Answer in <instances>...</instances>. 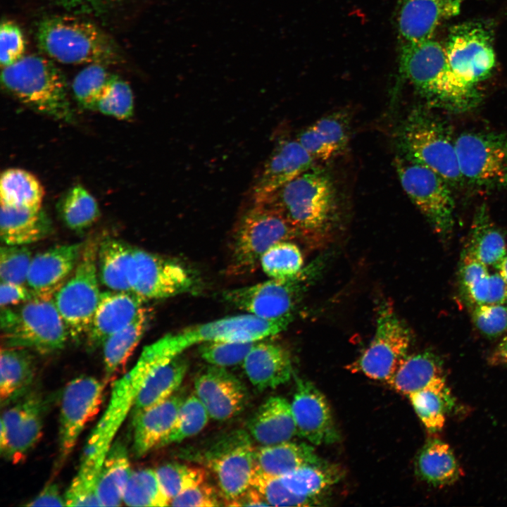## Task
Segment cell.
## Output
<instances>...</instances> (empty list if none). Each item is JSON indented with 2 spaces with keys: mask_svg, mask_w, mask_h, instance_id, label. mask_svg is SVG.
Returning a JSON list of instances; mask_svg holds the SVG:
<instances>
[{
  "mask_svg": "<svg viewBox=\"0 0 507 507\" xmlns=\"http://www.w3.org/2000/svg\"><path fill=\"white\" fill-rule=\"evenodd\" d=\"M284 218L312 248L325 244L338 220V199L331 175L313 165L260 203Z\"/></svg>",
  "mask_w": 507,
  "mask_h": 507,
  "instance_id": "1",
  "label": "cell"
},
{
  "mask_svg": "<svg viewBox=\"0 0 507 507\" xmlns=\"http://www.w3.org/2000/svg\"><path fill=\"white\" fill-rule=\"evenodd\" d=\"M153 369L138 358L133 368L113 385L108 404L86 442L76 475L68 492L75 499L96 498V484L106 454L125 420L132 411L139 392Z\"/></svg>",
  "mask_w": 507,
  "mask_h": 507,
  "instance_id": "2",
  "label": "cell"
},
{
  "mask_svg": "<svg viewBox=\"0 0 507 507\" xmlns=\"http://www.w3.org/2000/svg\"><path fill=\"white\" fill-rule=\"evenodd\" d=\"M400 73L431 103L454 111H465L477 101L475 89L463 84L448 63L445 46L432 38L403 44Z\"/></svg>",
  "mask_w": 507,
  "mask_h": 507,
  "instance_id": "3",
  "label": "cell"
},
{
  "mask_svg": "<svg viewBox=\"0 0 507 507\" xmlns=\"http://www.w3.org/2000/svg\"><path fill=\"white\" fill-rule=\"evenodd\" d=\"M37 39L50 58L66 64L110 65L122 61L120 51L102 29L86 20L70 15L44 19Z\"/></svg>",
  "mask_w": 507,
  "mask_h": 507,
  "instance_id": "4",
  "label": "cell"
},
{
  "mask_svg": "<svg viewBox=\"0 0 507 507\" xmlns=\"http://www.w3.org/2000/svg\"><path fill=\"white\" fill-rule=\"evenodd\" d=\"M1 81L8 92L32 110L56 120L73 121L65 78L49 59L23 56L1 68Z\"/></svg>",
  "mask_w": 507,
  "mask_h": 507,
  "instance_id": "5",
  "label": "cell"
},
{
  "mask_svg": "<svg viewBox=\"0 0 507 507\" xmlns=\"http://www.w3.org/2000/svg\"><path fill=\"white\" fill-rule=\"evenodd\" d=\"M399 152L429 168L450 186L460 184L455 140L444 124L423 108L413 110L397 132Z\"/></svg>",
  "mask_w": 507,
  "mask_h": 507,
  "instance_id": "6",
  "label": "cell"
},
{
  "mask_svg": "<svg viewBox=\"0 0 507 507\" xmlns=\"http://www.w3.org/2000/svg\"><path fill=\"white\" fill-rule=\"evenodd\" d=\"M294 239H299L298 233L284 218L265 206L254 203L234 230L227 272L235 276L252 273L270 246Z\"/></svg>",
  "mask_w": 507,
  "mask_h": 507,
  "instance_id": "7",
  "label": "cell"
},
{
  "mask_svg": "<svg viewBox=\"0 0 507 507\" xmlns=\"http://www.w3.org/2000/svg\"><path fill=\"white\" fill-rule=\"evenodd\" d=\"M99 243L94 239L84 243L74 270L54 295L55 305L65 322L69 337L75 341L86 336L100 300Z\"/></svg>",
  "mask_w": 507,
  "mask_h": 507,
  "instance_id": "8",
  "label": "cell"
},
{
  "mask_svg": "<svg viewBox=\"0 0 507 507\" xmlns=\"http://www.w3.org/2000/svg\"><path fill=\"white\" fill-rule=\"evenodd\" d=\"M322 266L321 260H316L292 277L271 278L251 286L226 290L223 298L230 305L263 319L293 315Z\"/></svg>",
  "mask_w": 507,
  "mask_h": 507,
  "instance_id": "9",
  "label": "cell"
},
{
  "mask_svg": "<svg viewBox=\"0 0 507 507\" xmlns=\"http://www.w3.org/2000/svg\"><path fill=\"white\" fill-rule=\"evenodd\" d=\"M292 320L293 315L270 320L239 315L185 327L159 339L168 354L175 358L189 347L208 341L256 342L284 331Z\"/></svg>",
  "mask_w": 507,
  "mask_h": 507,
  "instance_id": "10",
  "label": "cell"
},
{
  "mask_svg": "<svg viewBox=\"0 0 507 507\" xmlns=\"http://www.w3.org/2000/svg\"><path fill=\"white\" fill-rule=\"evenodd\" d=\"M394 166L404 192L434 230L446 236L453 229L454 201L449 184L429 168L399 152Z\"/></svg>",
  "mask_w": 507,
  "mask_h": 507,
  "instance_id": "11",
  "label": "cell"
},
{
  "mask_svg": "<svg viewBox=\"0 0 507 507\" xmlns=\"http://www.w3.org/2000/svg\"><path fill=\"white\" fill-rule=\"evenodd\" d=\"M1 335L5 347L24 348L44 355L63 349L70 337L54 297L37 296L17 309L15 324Z\"/></svg>",
  "mask_w": 507,
  "mask_h": 507,
  "instance_id": "12",
  "label": "cell"
},
{
  "mask_svg": "<svg viewBox=\"0 0 507 507\" xmlns=\"http://www.w3.org/2000/svg\"><path fill=\"white\" fill-rule=\"evenodd\" d=\"M375 332L368 347L351 368L371 379L388 383L408 356L411 332L387 301L377 309Z\"/></svg>",
  "mask_w": 507,
  "mask_h": 507,
  "instance_id": "13",
  "label": "cell"
},
{
  "mask_svg": "<svg viewBox=\"0 0 507 507\" xmlns=\"http://www.w3.org/2000/svg\"><path fill=\"white\" fill-rule=\"evenodd\" d=\"M455 146L463 180L485 189L507 185V131L464 132Z\"/></svg>",
  "mask_w": 507,
  "mask_h": 507,
  "instance_id": "14",
  "label": "cell"
},
{
  "mask_svg": "<svg viewBox=\"0 0 507 507\" xmlns=\"http://www.w3.org/2000/svg\"><path fill=\"white\" fill-rule=\"evenodd\" d=\"M254 452L248 433L239 430L220 437L197 460L215 474L224 501L228 503L250 487Z\"/></svg>",
  "mask_w": 507,
  "mask_h": 507,
  "instance_id": "15",
  "label": "cell"
},
{
  "mask_svg": "<svg viewBox=\"0 0 507 507\" xmlns=\"http://www.w3.org/2000/svg\"><path fill=\"white\" fill-rule=\"evenodd\" d=\"M106 383L84 375L64 387L60 406L58 468L70 456L84 427L98 413Z\"/></svg>",
  "mask_w": 507,
  "mask_h": 507,
  "instance_id": "16",
  "label": "cell"
},
{
  "mask_svg": "<svg viewBox=\"0 0 507 507\" xmlns=\"http://www.w3.org/2000/svg\"><path fill=\"white\" fill-rule=\"evenodd\" d=\"M444 46L452 72L470 88L475 89L474 86L487 77L495 65L489 34L479 24L456 26Z\"/></svg>",
  "mask_w": 507,
  "mask_h": 507,
  "instance_id": "17",
  "label": "cell"
},
{
  "mask_svg": "<svg viewBox=\"0 0 507 507\" xmlns=\"http://www.w3.org/2000/svg\"><path fill=\"white\" fill-rule=\"evenodd\" d=\"M137 280L133 292L144 301L162 299L193 292L196 280L180 262L135 248Z\"/></svg>",
  "mask_w": 507,
  "mask_h": 507,
  "instance_id": "18",
  "label": "cell"
},
{
  "mask_svg": "<svg viewBox=\"0 0 507 507\" xmlns=\"http://www.w3.org/2000/svg\"><path fill=\"white\" fill-rule=\"evenodd\" d=\"M194 389L209 416L219 421L239 414L248 401L244 384L223 367L211 365L204 369L194 380Z\"/></svg>",
  "mask_w": 507,
  "mask_h": 507,
  "instance_id": "19",
  "label": "cell"
},
{
  "mask_svg": "<svg viewBox=\"0 0 507 507\" xmlns=\"http://www.w3.org/2000/svg\"><path fill=\"white\" fill-rule=\"evenodd\" d=\"M291 407L299 435L315 445L339 439L327 401L312 382L296 380Z\"/></svg>",
  "mask_w": 507,
  "mask_h": 507,
  "instance_id": "20",
  "label": "cell"
},
{
  "mask_svg": "<svg viewBox=\"0 0 507 507\" xmlns=\"http://www.w3.org/2000/svg\"><path fill=\"white\" fill-rule=\"evenodd\" d=\"M315 160L295 139H280L252 187L254 203L269 195L311 168Z\"/></svg>",
  "mask_w": 507,
  "mask_h": 507,
  "instance_id": "21",
  "label": "cell"
},
{
  "mask_svg": "<svg viewBox=\"0 0 507 507\" xmlns=\"http://www.w3.org/2000/svg\"><path fill=\"white\" fill-rule=\"evenodd\" d=\"M462 0H401L396 24L401 45L432 38L437 27L457 15Z\"/></svg>",
  "mask_w": 507,
  "mask_h": 507,
  "instance_id": "22",
  "label": "cell"
},
{
  "mask_svg": "<svg viewBox=\"0 0 507 507\" xmlns=\"http://www.w3.org/2000/svg\"><path fill=\"white\" fill-rule=\"evenodd\" d=\"M84 243L56 245L32 256L27 284L37 296L54 297L74 270Z\"/></svg>",
  "mask_w": 507,
  "mask_h": 507,
  "instance_id": "23",
  "label": "cell"
},
{
  "mask_svg": "<svg viewBox=\"0 0 507 507\" xmlns=\"http://www.w3.org/2000/svg\"><path fill=\"white\" fill-rule=\"evenodd\" d=\"M144 300L132 292H102L94 312L86 343L89 351L102 346L113 333L130 324L144 307Z\"/></svg>",
  "mask_w": 507,
  "mask_h": 507,
  "instance_id": "24",
  "label": "cell"
},
{
  "mask_svg": "<svg viewBox=\"0 0 507 507\" xmlns=\"http://www.w3.org/2000/svg\"><path fill=\"white\" fill-rule=\"evenodd\" d=\"M351 120L349 111L337 110L305 128L296 139L315 161H327L342 154L347 147Z\"/></svg>",
  "mask_w": 507,
  "mask_h": 507,
  "instance_id": "25",
  "label": "cell"
},
{
  "mask_svg": "<svg viewBox=\"0 0 507 507\" xmlns=\"http://www.w3.org/2000/svg\"><path fill=\"white\" fill-rule=\"evenodd\" d=\"M185 398L182 392H175L163 401L132 418V449L134 457L142 458L151 450L158 448L172 429Z\"/></svg>",
  "mask_w": 507,
  "mask_h": 507,
  "instance_id": "26",
  "label": "cell"
},
{
  "mask_svg": "<svg viewBox=\"0 0 507 507\" xmlns=\"http://www.w3.org/2000/svg\"><path fill=\"white\" fill-rule=\"evenodd\" d=\"M343 476L340 467L321 459L280 478L287 490L301 502L302 506H315L323 505L328 492Z\"/></svg>",
  "mask_w": 507,
  "mask_h": 507,
  "instance_id": "27",
  "label": "cell"
},
{
  "mask_svg": "<svg viewBox=\"0 0 507 507\" xmlns=\"http://www.w3.org/2000/svg\"><path fill=\"white\" fill-rule=\"evenodd\" d=\"M243 367L249 381L258 390L283 384L293 373L289 351L280 344L271 342H256L246 356Z\"/></svg>",
  "mask_w": 507,
  "mask_h": 507,
  "instance_id": "28",
  "label": "cell"
},
{
  "mask_svg": "<svg viewBox=\"0 0 507 507\" xmlns=\"http://www.w3.org/2000/svg\"><path fill=\"white\" fill-rule=\"evenodd\" d=\"M135 248L113 238L99 243L98 275L104 286L110 290L133 292L137 280Z\"/></svg>",
  "mask_w": 507,
  "mask_h": 507,
  "instance_id": "29",
  "label": "cell"
},
{
  "mask_svg": "<svg viewBox=\"0 0 507 507\" xmlns=\"http://www.w3.org/2000/svg\"><path fill=\"white\" fill-rule=\"evenodd\" d=\"M458 281L460 293L470 306L507 303V284L500 274L463 253Z\"/></svg>",
  "mask_w": 507,
  "mask_h": 507,
  "instance_id": "30",
  "label": "cell"
},
{
  "mask_svg": "<svg viewBox=\"0 0 507 507\" xmlns=\"http://www.w3.org/2000/svg\"><path fill=\"white\" fill-rule=\"evenodd\" d=\"M250 435L262 446L290 441L298 434L291 403L282 396L264 401L248 423Z\"/></svg>",
  "mask_w": 507,
  "mask_h": 507,
  "instance_id": "31",
  "label": "cell"
},
{
  "mask_svg": "<svg viewBox=\"0 0 507 507\" xmlns=\"http://www.w3.org/2000/svg\"><path fill=\"white\" fill-rule=\"evenodd\" d=\"M36 373L32 351L19 347H1L0 358V401L8 406L30 391Z\"/></svg>",
  "mask_w": 507,
  "mask_h": 507,
  "instance_id": "32",
  "label": "cell"
},
{
  "mask_svg": "<svg viewBox=\"0 0 507 507\" xmlns=\"http://www.w3.org/2000/svg\"><path fill=\"white\" fill-rule=\"evenodd\" d=\"M388 383L408 396L427 387L449 389L440 360L430 351L407 356Z\"/></svg>",
  "mask_w": 507,
  "mask_h": 507,
  "instance_id": "33",
  "label": "cell"
},
{
  "mask_svg": "<svg viewBox=\"0 0 507 507\" xmlns=\"http://www.w3.org/2000/svg\"><path fill=\"white\" fill-rule=\"evenodd\" d=\"M51 221L41 208L37 211L1 205L0 237L6 245L27 246L49 236Z\"/></svg>",
  "mask_w": 507,
  "mask_h": 507,
  "instance_id": "34",
  "label": "cell"
},
{
  "mask_svg": "<svg viewBox=\"0 0 507 507\" xmlns=\"http://www.w3.org/2000/svg\"><path fill=\"white\" fill-rule=\"evenodd\" d=\"M47 401L43 395L30 391L28 408L15 427L7 436L1 455L13 463H18L39 441L43 430Z\"/></svg>",
  "mask_w": 507,
  "mask_h": 507,
  "instance_id": "35",
  "label": "cell"
},
{
  "mask_svg": "<svg viewBox=\"0 0 507 507\" xmlns=\"http://www.w3.org/2000/svg\"><path fill=\"white\" fill-rule=\"evenodd\" d=\"M188 368V360L181 353L153 371L137 394L132 418L177 392Z\"/></svg>",
  "mask_w": 507,
  "mask_h": 507,
  "instance_id": "36",
  "label": "cell"
},
{
  "mask_svg": "<svg viewBox=\"0 0 507 507\" xmlns=\"http://www.w3.org/2000/svg\"><path fill=\"white\" fill-rule=\"evenodd\" d=\"M126 445L115 440L104 461L96 484L101 506H118L123 502L125 490L132 474Z\"/></svg>",
  "mask_w": 507,
  "mask_h": 507,
  "instance_id": "37",
  "label": "cell"
},
{
  "mask_svg": "<svg viewBox=\"0 0 507 507\" xmlns=\"http://www.w3.org/2000/svg\"><path fill=\"white\" fill-rule=\"evenodd\" d=\"M463 253L494 268L507 254L504 237L491 220L485 204L480 206L475 213Z\"/></svg>",
  "mask_w": 507,
  "mask_h": 507,
  "instance_id": "38",
  "label": "cell"
},
{
  "mask_svg": "<svg viewBox=\"0 0 507 507\" xmlns=\"http://www.w3.org/2000/svg\"><path fill=\"white\" fill-rule=\"evenodd\" d=\"M254 457L256 469L275 477L322 459L311 446L290 441L261 446L255 449Z\"/></svg>",
  "mask_w": 507,
  "mask_h": 507,
  "instance_id": "39",
  "label": "cell"
},
{
  "mask_svg": "<svg viewBox=\"0 0 507 507\" xmlns=\"http://www.w3.org/2000/svg\"><path fill=\"white\" fill-rule=\"evenodd\" d=\"M415 470L421 480L434 487L451 484L462 475L453 451L439 439L430 440L423 446L417 455Z\"/></svg>",
  "mask_w": 507,
  "mask_h": 507,
  "instance_id": "40",
  "label": "cell"
},
{
  "mask_svg": "<svg viewBox=\"0 0 507 507\" xmlns=\"http://www.w3.org/2000/svg\"><path fill=\"white\" fill-rule=\"evenodd\" d=\"M148 310L143 307L127 326L109 336L103 343L104 382L125 364L142 339L149 324Z\"/></svg>",
  "mask_w": 507,
  "mask_h": 507,
  "instance_id": "41",
  "label": "cell"
},
{
  "mask_svg": "<svg viewBox=\"0 0 507 507\" xmlns=\"http://www.w3.org/2000/svg\"><path fill=\"white\" fill-rule=\"evenodd\" d=\"M44 189L37 178L20 168L4 170L0 179L1 205L37 211L41 209Z\"/></svg>",
  "mask_w": 507,
  "mask_h": 507,
  "instance_id": "42",
  "label": "cell"
},
{
  "mask_svg": "<svg viewBox=\"0 0 507 507\" xmlns=\"http://www.w3.org/2000/svg\"><path fill=\"white\" fill-rule=\"evenodd\" d=\"M58 213L63 223L73 231L81 232L92 226L100 215L95 199L82 186L67 191L57 204Z\"/></svg>",
  "mask_w": 507,
  "mask_h": 507,
  "instance_id": "43",
  "label": "cell"
},
{
  "mask_svg": "<svg viewBox=\"0 0 507 507\" xmlns=\"http://www.w3.org/2000/svg\"><path fill=\"white\" fill-rule=\"evenodd\" d=\"M412 406L430 432L442 430L446 421V412L453 405L449 389L427 387L408 396Z\"/></svg>",
  "mask_w": 507,
  "mask_h": 507,
  "instance_id": "44",
  "label": "cell"
},
{
  "mask_svg": "<svg viewBox=\"0 0 507 507\" xmlns=\"http://www.w3.org/2000/svg\"><path fill=\"white\" fill-rule=\"evenodd\" d=\"M123 502L129 506H170V500L162 489L156 470L150 468L132 472Z\"/></svg>",
  "mask_w": 507,
  "mask_h": 507,
  "instance_id": "45",
  "label": "cell"
},
{
  "mask_svg": "<svg viewBox=\"0 0 507 507\" xmlns=\"http://www.w3.org/2000/svg\"><path fill=\"white\" fill-rule=\"evenodd\" d=\"M209 417L206 407L196 394L185 398L172 429L158 448L180 443L196 435L206 427Z\"/></svg>",
  "mask_w": 507,
  "mask_h": 507,
  "instance_id": "46",
  "label": "cell"
},
{
  "mask_svg": "<svg viewBox=\"0 0 507 507\" xmlns=\"http://www.w3.org/2000/svg\"><path fill=\"white\" fill-rule=\"evenodd\" d=\"M263 272L274 279H286L296 275L303 268V258L299 246L292 241L279 242L261 256Z\"/></svg>",
  "mask_w": 507,
  "mask_h": 507,
  "instance_id": "47",
  "label": "cell"
},
{
  "mask_svg": "<svg viewBox=\"0 0 507 507\" xmlns=\"http://www.w3.org/2000/svg\"><path fill=\"white\" fill-rule=\"evenodd\" d=\"M155 470L162 489L170 501L185 489L206 480L205 469L184 463H168Z\"/></svg>",
  "mask_w": 507,
  "mask_h": 507,
  "instance_id": "48",
  "label": "cell"
},
{
  "mask_svg": "<svg viewBox=\"0 0 507 507\" xmlns=\"http://www.w3.org/2000/svg\"><path fill=\"white\" fill-rule=\"evenodd\" d=\"M106 65L89 64L75 76L73 82L74 97L84 109H95L96 104L111 78Z\"/></svg>",
  "mask_w": 507,
  "mask_h": 507,
  "instance_id": "49",
  "label": "cell"
},
{
  "mask_svg": "<svg viewBox=\"0 0 507 507\" xmlns=\"http://www.w3.org/2000/svg\"><path fill=\"white\" fill-rule=\"evenodd\" d=\"M133 109V94L130 85L122 78L113 75L99 98L94 111L125 120L132 117Z\"/></svg>",
  "mask_w": 507,
  "mask_h": 507,
  "instance_id": "50",
  "label": "cell"
},
{
  "mask_svg": "<svg viewBox=\"0 0 507 507\" xmlns=\"http://www.w3.org/2000/svg\"><path fill=\"white\" fill-rule=\"evenodd\" d=\"M255 344L208 341L200 344L199 353L210 365L226 368L244 362Z\"/></svg>",
  "mask_w": 507,
  "mask_h": 507,
  "instance_id": "51",
  "label": "cell"
},
{
  "mask_svg": "<svg viewBox=\"0 0 507 507\" xmlns=\"http://www.w3.org/2000/svg\"><path fill=\"white\" fill-rule=\"evenodd\" d=\"M32 258V252L27 246H2L0 249L1 282L27 283Z\"/></svg>",
  "mask_w": 507,
  "mask_h": 507,
  "instance_id": "52",
  "label": "cell"
},
{
  "mask_svg": "<svg viewBox=\"0 0 507 507\" xmlns=\"http://www.w3.org/2000/svg\"><path fill=\"white\" fill-rule=\"evenodd\" d=\"M250 486L261 493L269 506H302L301 502L284 487L280 477L267 475L255 466Z\"/></svg>",
  "mask_w": 507,
  "mask_h": 507,
  "instance_id": "53",
  "label": "cell"
},
{
  "mask_svg": "<svg viewBox=\"0 0 507 507\" xmlns=\"http://www.w3.org/2000/svg\"><path fill=\"white\" fill-rule=\"evenodd\" d=\"M472 318L476 328L485 337H497L507 331V306L504 303L472 306Z\"/></svg>",
  "mask_w": 507,
  "mask_h": 507,
  "instance_id": "54",
  "label": "cell"
},
{
  "mask_svg": "<svg viewBox=\"0 0 507 507\" xmlns=\"http://www.w3.org/2000/svg\"><path fill=\"white\" fill-rule=\"evenodd\" d=\"M25 40L18 25L11 21H3L0 27V63L1 68L8 66L24 55Z\"/></svg>",
  "mask_w": 507,
  "mask_h": 507,
  "instance_id": "55",
  "label": "cell"
},
{
  "mask_svg": "<svg viewBox=\"0 0 507 507\" xmlns=\"http://www.w3.org/2000/svg\"><path fill=\"white\" fill-rule=\"evenodd\" d=\"M221 496L206 481L189 487L170 501L173 506L214 507L222 505Z\"/></svg>",
  "mask_w": 507,
  "mask_h": 507,
  "instance_id": "56",
  "label": "cell"
},
{
  "mask_svg": "<svg viewBox=\"0 0 507 507\" xmlns=\"http://www.w3.org/2000/svg\"><path fill=\"white\" fill-rule=\"evenodd\" d=\"M36 295L25 284L14 282H1L0 306L8 307L12 305L23 304Z\"/></svg>",
  "mask_w": 507,
  "mask_h": 507,
  "instance_id": "57",
  "label": "cell"
},
{
  "mask_svg": "<svg viewBox=\"0 0 507 507\" xmlns=\"http://www.w3.org/2000/svg\"><path fill=\"white\" fill-rule=\"evenodd\" d=\"M27 506H66L65 496H62L56 483L49 482L29 502Z\"/></svg>",
  "mask_w": 507,
  "mask_h": 507,
  "instance_id": "58",
  "label": "cell"
},
{
  "mask_svg": "<svg viewBox=\"0 0 507 507\" xmlns=\"http://www.w3.org/2000/svg\"><path fill=\"white\" fill-rule=\"evenodd\" d=\"M227 505L234 506H269L261 493L251 486L237 498L228 502Z\"/></svg>",
  "mask_w": 507,
  "mask_h": 507,
  "instance_id": "59",
  "label": "cell"
},
{
  "mask_svg": "<svg viewBox=\"0 0 507 507\" xmlns=\"http://www.w3.org/2000/svg\"><path fill=\"white\" fill-rule=\"evenodd\" d=\"M489 361L494 365H507V336L496 346Z\"/></svg>",
  "mask_w": 507,
  "mask_h": 507,
  "instance_id": "60",
  "label": "cell"
},
{
  "mask_svg": "<svg viewBox=\"0 0 507 507\" xmlns=\"http://www.w3.org/2000/svg\"><path fill=\"white\" fill-rule=\"evenodd\" d=\"M507 284V254L495 268Z\"/></svg>",
  "mask_w": 507,
  "mask_h": 507,
  "instance_id": "61",
  "label": "cell"
},
{
  "mask_svg": "<svg viewBox=\"0 0 507 507\" xmlns=\"http://www.w3.org/2000/svg\"><path fill=\"white\" fill-rule=\"evenodd\" d=\"M68 2L70 3H75V4H100V3H106L109 1H113V0H67Z\"/></svg>",
  "mask_w": 507,
  "mask_h": 507,
  "instance_id": "62",
  "label": "cell"
}]
</instances>
